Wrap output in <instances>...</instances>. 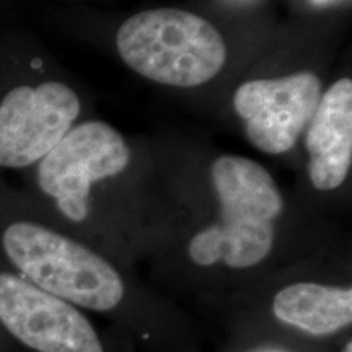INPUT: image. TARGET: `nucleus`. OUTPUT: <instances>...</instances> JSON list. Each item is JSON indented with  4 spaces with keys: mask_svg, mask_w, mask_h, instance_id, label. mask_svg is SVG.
<instances>
[{
    "mask_svg": "<svg viewBox=\"0 0 352 352\" xmlns=\"http://www.w3.org/2000/svg\"><path fill=\"white\" fill-rule=\"evenodd\" d=\"M2 248L28 283L77 308L109 311L124 298V283L107 259L41 223H10Z\"/></svg>",
    "mask_w": 352,
    "mask_h": 352,
    "instance_id": "7ed1b4c3",
    "label": "nucleus"
},
{
    "mask_svg": "<svg viewBox=\"0 0 352 352\" xmlns=\"http://www.w3.org/2000/svg\"><path fill=\"white\" fill-rule=\"evenodd\" d=\"M263 352H283V351H276V349H272V351H263Z\"/></svg>",
    "mask_w": 352,
    "mask_h": 352,
    "instance_id": "f8f14e48",
    "label": "nucleus"
},
{
    "mask_svg": "<svg viewBox=\"0 0 352 352\" xmlns=\"http://www.w3.org/2000/svg\"><path fill=\"white\" fill-rule=\"evenodd\" d=\"M0 328L34 352H104L80 308L12 272H0Z\"/></svg>",
    "mask_w": 352,
    "mask_h": 352,
    "instance_id": "0eeeda50",
    "label": "nucleus"
},
{
    "mask_svg": "<svg viewBox=\"0 0 352 352\" xmlns=\"http://www.w3.org/2000/svg\"><path fill=\"white\" fill-rule=\"evenodd\" d=\"M272 314L311 336H329L352 323V289L316 283L290 284L276 294Z\"/></svg>",
    "mask_w": 352,
    "mask_h": 352,
    "instance_id": "1a4fd4ad",
    "label": "nucleus"
},
{
    "mask_svg": "<svg viewBox=\"0 0 352 352\" xmlns=\"http://www.w3.org/2000/svg\"><path fill=\"white\" fill-rule=\"evenodd\" d=\"M210 178L220 215L189 240V258L197 266H256L274 245L276 220L284 210L279 186L261 164L240 155L219 157L210 166Z\"/></svg>",
    "mask_w": 352,
    "mask_h": 352,
    "instance_id": "f257e3e1",
    "label": "nucleus"
},
{
    "mask_svg": "<svg viewBox=\"0 0 352 352\" xmlns=\"http://www.w3.org/2000/svg\"><path fill=\"white\" fill-rule=\"evenodd\" d=\"M129 160L131 151L120 131L103 121L82 122L70 127L39 162L38 183L65 217L83 222L91 184L120 175Z\"/></svg>",
    "mask_w": 352,
    "mask_h": 352,
    "instance_id": "20e7f679",
    "label": "nucleus"
},
{
    "mask_svg": "<svg viewBox=\"0 0 352 352\" xmlns=\"http://www.w3.org/2000/svg\"><path fill=\"white\" fill-rule=\"evenodd\" d=\"M323 85L310 70L279 78L243 82L233 95V108L245 122L250 144L270 155L289 152L318 108Z\"/></svg>",
    "mask_w": 352,
    "mask_h": 352,
    "instance_id": "39448f33",
    "label": "nucleus"
},
{
    "mask_svg": "<svg viewBox=\"0 0 352 352\" xmlns=\"http://www.w3.org/2000/svg\"><path fill=\"white\" fill-rule=\"evenodd\" d=\"M314 6H318V7H327V6H334V3H341L344 2V0H310Z\"/></svg>",
    "mask_w": 352,
    "mask_h": 352,
    "instance_id": "9d476101",
    "label": "nucleus"
},
{
    "mask_svg": "<svg viewBox=\"0 0 352 352\" xmlns=\"http://www.w3.org/2000/svg\"><path fill=\"white\" fill-rule=\"evenodd\" d=\"M80 100L69 85L44 82L16 87L0 101V166L38 164L70 131Z\"/></svg>",
    "mask_w": 352,
    "mask_h": 352,
    "instance_id": "423d86ee",
    "label": "nucleus"
},
{
    "mask_svg": "<svg viewBox=\"0 0 352 352\" xmlns=\"http://www.w3.org/2000/svg\"><path fill=\"white\" fill-rule=\"evenodd\" d=\"M342 352H352V342L351 341L344 346V351H342Z\"/></svg>",
    "mask_w": 352,
    "mask_h": 352,
    "instance_id": "9b49d317",
    "label": "nucleus"
},
{
    "mask_svg": "<svg viewBox=\"0 0 352 352\" xmlns=\"http://www.w3.org/2000/svg\"><path fill=\"white\" fill-rule=\"evenodd\" d=\"M116 47L139 76L179 88L204 85L227 63V44L219 30L179 8L135 13L118 30Z\"/></svg>",
    "mask_w": 352,
    "mask_h": 352,
    "instance_id": "f03ea898",
    "label": "nucleus"
},
{
    "mask_svg": "<svg viewBox=\"0 0 352 352\" xmlns=\"http://www.w3.org/2000/svg\"><path fill=\"white\" fill-rule=\"evenodd\" d=\"M308 176L318 191L346 182L352 164V80L340 78L321 95L307 127Z\"/></svg>",
    "mask_w": 352,
    "mask_h": 352,
    "instance_id": "6e6552de",
    "label": "nucleus"
}]
</instances>
